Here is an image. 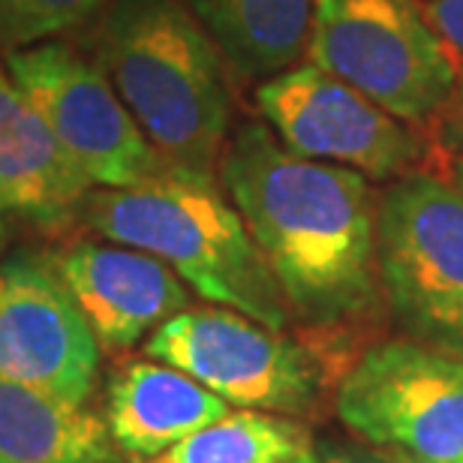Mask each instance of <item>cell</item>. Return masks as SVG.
<instances>
[{
  "instance_id": "3",
  "label": "cell",
  "mask_w": 463,
  "mask_h": 463,
  "mask_svg": "<svg viewBox=\"0 0 463 463\" xmlns=\"http://www.w3.org/2000/svg\"><path fill=\"white\" fill-rule=\"evenodd\" d=\"M79 220L115 244L156 256L199 298L268 328H289V304L217 178L169 169L136 187L90 190Z\"/></svg>"
},
{
  "instance_id": "5",
  "label": "cell",
  "mask_w": 463,
  "mask_h": 463,
  "mask_svg": "<svg viewBox=\"0 0 463 463\" xmlns=\"http://www.w3.org/2000/svg\"><path fill=\"white\" fill-rule=\"evenodd\" d=\"M383 298L410 340L463 358V190L412 172L379 193Z\"/></svg>"
},
{
  "instance_id": "2",
  "label": "cell",
  "mask_w": 463,
  "mask_h": 463,
  "mask_svg": "<svg viewBox=\"0 0 463 463\" xmlns=\"http://www.w3.org/2000/svg\"><path fill=\"white\" fill-rule=\"evenodd\" d=\"M99 67L175 172L217 178L232 124L229 63L184 0H112Z\"/></svg>"
},
{
  "instance_id": "19",
  "label": "cell",
  "mask_w": 463,
  "mask_h": 463,
  "mask_svg": "<svg viewBox=\"0 0 463 463\" xmlns=\"http://www.w3.org/2000/svg\"><path fill=\"white\" fill-rule=\"evenodd\" d=\"M439 142L463 156V70L458 72V85L451 94V103L439 115Z\"/></svg>"
},
{
  "instance_id": "7",
  "label": "cell",
  "mask_w": 463,
  "mask_h": 463,
  "mask_svg": "<svg viewBox=\"0 0 463 463\" xmlns=\"http://www.w3.org/2000/svg\"><path fill=\"white\" fill-rule=\"evenodd\" d=\"M145 355L184 370L229 406L307 415L319 401L322 370L286 331L208 304L165 319L145 340Z\"/></svg>"
},
{
  "instance_id": "12",
  "label": "cell",
  "mask_w": 463,
  "mask_h": 463,
  "mask_svg": "<svg viewBox=\"0 0 463 463\" xmlns=\"http://www.w3.org/2000/svg\"><path fill=\"white\" fill-rule=\"evenodd\" d=\"M0 181L15 214L52 235L76 223L90 193V181L63 154L6 67H0Z\"/></svg>"
},
{
  "instance_id": "4",
  "label": "cell",
  "mask_w": 463,
  "mask_h": 463,
  "mask_svg": "<svg viewBox=\"0 0 463 463\" xmlns=\"http://www.w3.org/2000/svg\"><path fill=\"white\" fill-rule=\"evenodd\" d=\"M307 54L406 124L446 112L460 72L419 0H317Z\"/></svg>"
},
{
  "instance_id": "23",
  "label": "cell",
  "mask_w": 463,
  "mask_h": 463,
  "mask_svg": "<svg viewBox=\"0 0 463 463\" xmlns=\"http://www.w3.org/2000/svg\"><path fill=\"white\" fill-rule=\"evenodd\" d=\"M292 463H322V460H319V455H317V451L310 449V451H304L301 458H295Z\"/></svg>"
},
{
  "instance_id": "21",
  "label": "cell",
  "mask_w": 463,
  "mask_h": 463,
  "mask_svg": "<svg viewBox=\"0 0 463 463\" xmlns=\"http://www.w3.org/2000/svg\"><path fill=\"white\" fill-rule=\"evenodd\" d=\"M15 211L9 205V196H6V187L4 181H0V247L6 244V235H9V217H13Z\"/></svg>"
},
{
  "instance_id": "17",
  "label": "cell",
  "mask_w": 463,
  "mask_h": 463,
  "mask_svg": "<svg viewBox=\"0 0 463 463\" xmlns=\"http://www.w3.org/2000/svg\"><path fill=\"white\" fill-rule=\"evenodd\" d=\"M109 0H0V45L27 49L88 22Z\"/></svg>"
},
{
  "instance_id": "15",
  "label": "cell",
  "mask_w": 463,
  "mask_h": 463,
  "mask_svg": "<svg viewBox=\"0 0 463 463\" xmlns=\"http://www.w3.org/2000/svg\"><path fill=\"white\" fill-rule=\"evenodd\" d=\"M0 463H115V442L88 403L0 379Z\"/></svg>"
},
{
  "instance_id": "6",
  "label": "cell",
  "mask_w": 463,
  "mask_h": 463,
  "mask_svg": "<svg viewBox=\"0 0 463 463\" xmlns=\"http://www.w3.org/2000/svg\"><path fill=\"white\" fill-rule=\"evenodd\" d=\"M335 412L383 458L463 463V358L419 340H385L340 379Z\"/></svg>"
},
{
  "instance_id": "18",
  "label": "cell",
  "mask_w": 463,
  "mask_h": 463,
  "mask_svg": "<svg viewBox=\"0 0 463 463\" xmlns=\"http://www.w3.org/2000/svg\"><path fill=\"white\" fill-rule=\"evenodd\" d=\"M424 13L449 49L463 58V0H424Z\"/></svg>"
},
{
  "instance_id": "22",
  "label": "cell",
  "mask_w": 463,
  "mask_h": 463,
  "mask_svg": "<svg viewBox=\"0 0 463 463\" xmlns=\"http://www.w3.org/2000/svg\"><path fill=\"white\" fill-rule=\"evenodd\" d=\"M451 181H455L458 187L463 190V156H458L455 165H451Z\"/></svg>"
},
{
  "instance_id": "16",
  "label": "cell",
  "mask_w": 463,
  "mask_h": 463,
  "mask_svg": "<svg viewBox=\"0 0 463 463\" xmlns=\"http://www.w3.org/2000/svg\"><path fill=\"white\" fill-rule=\"evenodd\" d=\"M304 451H310V433L298 421L259 410H229L163 455L136 463H292Z\"/></svg>"
},
{
  "instance_id": "9",
  "label": "cell",
  "mask_w": 463,
  "mask_h": 463,
  "mask_svg": "<svg viewBox=\"0 0 463 463\" xmlns=\"http://www.w3.org/2000/svg\"><path fill=\"white\" fill-rule=\"evenodd\" d=\"M256 106L286 151L344 165L367 181H397L428 156V142L412 124L313 61L265 79L256 88Z\"/></svg>"
},
{
  "instance_id": "13",
  "label": "cell",
  "mask_w": 463,
  "mask_h": 463,
  "mask_svg": "<svg viewBox=\"0 0 463 463\" xmlns=\"http://www.w3.org/2000/svg\"><path fill=\"white\" fill-rule=\"evenodd\" d=\"M229 410L223 397L156 358L120 361L106 388V430L133 460L163 455Z\"/></svg>"
},
{
  "instance_id": "20",
  "label": "cell",
  "mask_w": 463,
  "mask_h": 463,
  "mask_svg": "<svg viewBox=\"0 0 463 463\" xmlns=\"http://www.w3.org/2000/svg\"><path fill=\"white\" fill-rule=\"evenodd\" d=\"M322 463H397L392 458H383L376 451H352V449H337V446H322L317 449Z\"/></svg>"
},
{
  "instance_id": "10",
  "label": "cell",
  "mask_w": 463,
  "mask_h": 463,
  "mask_svg": "<svg viewBox=\"0 0 463 463\" xmlns=\"http://www.w3.org/2000/svg\"><path fill=\"white\" fill-rule=\"evenodd\" d=\"M97 367L94 331L49 259H0V379L88 403Z\"/></svg>"
},
{
  "instance_id": "11",
  "label": "cell",
  "mask_w": 463,
  "mask_h": 463,
  "mask_svg": "<svg viewBox=\"0 0 463 463\" xmlns=\"http://www.w3.org/2000/svg\"><path fill=\"white\" fill-rule=\"evenodd\" d=\"M49 262L85 313L99 349L127 352L190 307V289L169 265L124 244L72 241Z\"/></svg>"
},
{
  "instance_id": "8",
  "label": "cell",
  "mask_w": 463,
  "mask_h": 463,
  "mask_svg": "<svg viewBox=\"0 0 463 463\" xmlns=\"http://www.w3.org/2000/svg\"><path fill=\"white\" fill-rule=\"evenodd\" d=\"M6 72L90 187H136L172 169L120 103L103 67L67 43L9 52Z\"/></svg>"
},
{
  "instance_id": "14",
  "label": "cell",
  "mask_w": 463,
  "mask_h": 463,
  "mask_svg": "<svg viewBox=\"0 0 463 463\" xmlns=\"http://www.w3.org/2000/svg\"><path fill=\"white\" fill-rule=\"evenodd\" d=\"M232 72L271 79L295 67L310 45L317 0H184Z\"/></svg>"
},
{
  "instance_id": "1",
  "label": "cell",
  "mask_w": 463,
  "mask_h": 463,
  "mask_svg": "<svg viewBox=\"0 0 463 463\" xmlns=\"http://www.w3.org/2000/svg\"><path fill=\"white\" fill-rule=\"evenodd\" d=\"M220 181L292 319L335 328L379 310V193L364 175L295 156L268 124L247 120L226 142Z\"/></svg>"
}]
</instances>
